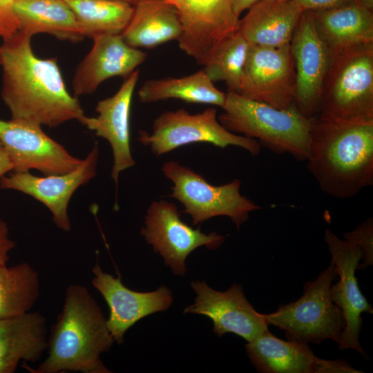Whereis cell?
Returning a JSON list of instances; mask_svg holds the SVG:
<instances>
[{
	"label": "cell",
	"mask_w": 373,
	"mask_h": 373,
	"mask_svg": "<svg viewBox=\"0 0 373 373\" xmlns=\"http://www.w3.org/2000/svg\"><path fill=\"white\" fill-rule=\"evenodd\" d=\"M222 108L218 119L229 131L254 139L278 154L307 160L314 118L302 114L295 104L278 109L228 91Z\"/></svg>",
	"instance_id": "4"
},
{
	"label": "cell",
	"mask_w": 373,
	"mask_h": 373,
	"mask_svg": "<svg viewBox=\"0 0 373 373\" xmlns=\"http://www.w3.org/2000/svg\"><path fill=\"white\" fill-rule=\"evenodd\" d=\"M325 241L339 277V280L330 287L332 300L341 310L345 321L338 349H352L366 356L359 342L363 323L361 314H373V308L361 293L355 276L362 253L355 244L341 240L329 229L325 231Z\"/></svg>",
	"instance_id": "12"
},
{
	"label": "cell",
	"mask_w": 373,
	"mask_h": 373,
	"mask_svg": "<svg viewBox=\"0 0 373 373\" xmlns=\"http://www.w3.org/2000/svg\"><path fill=\"white\" fill-rule=\"evenodd\" d=\"M178 11L180 48L199 64L221 40L237 32L240 19L233 0H164Z\"/></svg>",
	"instance_id": "13"
},
{
	"label": "cell",
	"mask_w": 373,
	"mask_h": 373,
	"mask_svg": "<svg viewBox=\"0 0 373 373\" xmlns=\"http://www.w3.org/2000/svg\"><path fill=\"white\" fill-rule=\"evenodd\" d=\"M45 316L37 312L0 320V373H14L21 361H38L48 348Z\"/></svg>",
	"instance_id": "21"
},
{
	"label": "cell",
	"mask_w": 373,
	"mask_h": 373,
	"mask_svg": "<svg viewBox=\"0 0 373 373\" xmlns=\"http://www.w3.org/2000/svg\"><path fill=\"white\" fill-rule=\"evenodd\" d=\"M259 0H233V10L235 14L240 17L241 13L248 10L251 6Z\"/></svg>",
	"instance_id": "35"
},
{
	"label": "cell",
	"mask_w": 373,
	"mask_h": 373,
	"mask_svg": "<svg viewBox=\"0 0 373 373\" xmlns=\"http://www.w3.org/2000/svg\"><path fill=\"white\" fill-rule=\"evenodd\" d=\"M15 247V242L10 238L7 223L0 218V265L7 264L10 259V252Z\"/></svg>",
	"instance_id": "32"
},
{
	"label": "cell",
	"mask_w": 373,
	"mask_h": 373,
	"mask_svg": "<svg viewBox=\"0 0 373 373\" xmlns=\"http://www.w3.org/2000/svg\"><path fill=\"white\" fill-rule=\"evenodd\" d=\"M247 356L260 373H359L344 360L317 357L308 344L281 340L266 330L245 344Z\"/></svg>",
	"instance_id": "18"
},
{
	"label": "cell",
	"mask_w": 373,
	"mask_h": 373,
	"mask_svg": "<svg viewBox=\"0 0 373 373\" xmlns=\"http://www.w3.org/2000/svg\"><path fill=\"white\" fill-rule=\"evenodd\" d=\"M365 5L370 8H373V0H360Z\"/></svg>",
	"instance_id": "36"
},
{
	"label": "cell",
	"mask_w": 373,
	"mask_h": 373,
	"mask_svg": "<svg viewBox=\"0 0 373 373\" xmlns=\"http://www.w3.org/2000/svg\"><path fill=\"white\" fill-rule=\"evenodd\" d=\"M316 117L337 122L373 121V43L330 52Z\"/></svg>",
	"instance_id": "5"
},
{
	"label": "cell",
	"mask_w": 373,
	"mask_h": 373,
	"mask_svg": "<svg viewBox=\"0 0 373 373\" xmlns=\"http://www.w3.org/2000/svg\"><path fill=\"white\" fill-rule=\"evenodd\" d=\"M10 171H12V165L1 142L0 141V178Z\"/></svg>",
	"instance_id": "34"
},
{
	"label": "cell",
	"mask_w": 373,
	"mask_h": 373,
	"mask_svg": "<svg viewBox=\"0 0 373 373\" xmlns=\"http://www.w3.org/2000/svg\"><path fill=\"white\" fill-rule=\"evenodd\" d=\"M347 240L359 247L362 253L361 262L357 269H365L373 264V220L369 218L354 230L343 234Z\"/></svg>",
	"instance_id": "30"
},
{
	"label": "cell",
	"mask_w": 373,
	"mask_h": 373,
	"mask_svg": "<svg viewBox=\"0 0 373 373\" xmlns=\"http://www.w3.org/2000/svg\"><path fill=\"white\" fill-rule=\"evenodd\" d=\"M138 70L124 78L113 96L97 102V117L85 116L81 123L95 135L106 140L112 149L111 177L117 184L119 174L135 164L130 144V117L133 95L139 79Z\"/></svg>",
	"instance_id": "19"
},
{
	"label": "cell",
	"mask_w": 373,
	"mask_h": 373,
	"mask_svg": "<svg viewBox=\"0 0 373 373\" xmlns=\"http://www.w3.org/2000/svg\"><path fill=\"white\" fill-rule=\"evenodd\" d=\"M304 10H327L349 3L354 0H293Z\"/></svg>",
	"instance_id": "33"
},
{
	"label": "cell",
	"mask_w": 373,
	"mask_h": 373,
	"mask_svg": "<svg viewBox=\"0 0 373 373\" xmlns=\"http://www.w3.org/2000/svg\"><path fill=\"white\" fill-rule=\"evenodd\" d=\"M93 286L101 294L109 307L108 329L117 343L124 342L126 331L142 318L168 309L173 302L170 289L162 285L156 290L139 292L123 285L119 276L103 271L98 263L92 269Z\"/></svg>",
	"instance_id": "17"
},
{
	"label": "cell",
	"mask_w": 373,
	"mask_h": 373,
	"mask_svg": "<svg viewBox=\"0 0 373 373\" xmlns=\"http://www.w3.org/2000/svg\"><path fill=\"white\" fill-rule=\"evenodd\" d=\"M41 126L23 120L0 119V141L12 163V171L36 169L44 175H51L75 169L82 160L73 156Z\"/></svg>",
	"instance_id": "11"
},
{
	"label": "cell",
	"mask_w": 373,
	"mask_h": 373,
	"mask_svg": "<svg viewBox=\"0 0 373 373\" xmlns=\"http://www.w3.org/2000/svg\"><path fill=\"white\" fill-rule=\"evenodd\" d=\"M17 0H0V38L5 39L19 31V23L14 11Z\"/></svg>",
	"instance_id": "31"
},
{
	"label": "cell",
	"mask_w": 373,
	"mask_h": 373,
	"mask_svg": "<svg viewBox=\"0 0 373 373\" xmlns=\"http://www.w3.org/2000/svg\"><path fill=\"white\" fill-rule=\"evenodd\" d=\"M117 1H122L124 2H127L133 6H135L139 2H140L142 0H117Z\"/></svg>",
	"instance_id": "37"
},
{
	"label": "cell",
	"mask_w": 373,
	"mask_h": 373,
	"mask_svg": "<svg viewBox=\"0 0 373 373\" xmlns=\"http://www.w3.org/2000/svg\"><path fill=\"white\" fill-rule=\"evenodd\" d=\"M90 51L79 63L73 79L75 97L94 93L105 80L128 77L146 59L147 54L128 46L121 35L93 38Z\"/></svg>",
	"instance_id": "20"
},
{
	"label": "cell",
	"mask_w": 373,
	"mask_h": 373,
	"mask_svg": "<svg viewBox=\"0 0 373 373\" xmlns=\"http://www.w3.org/2000/svg\"><path fill=\"white\" fill-rule=\"evenodd\" d=\"M296 72L290 44L249 45L238 94L278 109L294 104Z\"/></svg>",
	"instance_id": "10"
},
{
	"label": "cell",
	"mask_w": 373,
	"mask_h": 373,
	"mask_svg": "<svg viewBox=\"0 0 373 373\" xmlns=\"http://www.w3.org/2000/svg\"><path fill=\"white\" fill-rule=\"evenodd\" d=\"M249 45L238 30L218 43L198 64L211 82H224L229 91L238 93Z\"/></svg>",
	"instance_id": "29"
},
{
	"label": "cell",
	"mask_w": 373,
	"mask_h": 373,
	"mask_svg": "<svg viewBox=\"0 0 373 373\" xmlns=\"http://www.w3.org/2000/svg\"><path fill=\"white\" fill-rule=\"evenodd\" d=\"M336 276L331 260L315 280L304 285L303 295L296 301L280 305L264 314L268 325L285 332L289 341L318 344L326 339L339 343L345 327L340 308L332 300L330 287Z\"/></svg>",
	"instance_id": "6"
},
{
	"label": "cell",
	"mask_w": 373,
	"mask_h": 373,
	"mask_svg": "<svg viewBox=\"0 0 373 373\" xmlns=\"http://www.w3.org/2000/svg\"><path fill=\"white\" fill-rule=\"evenodd\" d=\"M182 24L175 8L164 0H142L134 6L132 17L120 34L130 46L154 48L179 39Z\"/></svg>",
	"instance_id": "24"
},
{
	"label": "cell",
	"mask_w": 373,
	"mask_h": 373,
	"mask_svg": "<svg viewBox=\"0 0 373 373\" xmlns=\"http://www.w3.org/2000/svg\"><path fill=\"white\" fill-rule=\"evenodd\" d=\"M39 294V274L30 264L0 265V320L30 312Z\"/></svg>",
	"instance_id": "27"
},
{
	"label": "cell",
	"mask_w": 373,
	"mask_h": 373,
	"mask_svg": "<svg viewBox=\"0 0 373 373\" xmlns=\"http://www.w3.org/2000/svg\"><path fill=\"white\" fill-rule=\"evenodd\" d=\"M14 11L19 30L31 37L48 33L73 42L84 37L73 11L65 0H17Z\"/></svg>",
	"instance_id": "25"
},
{
	"label": "cell",
	"mask_w": 373,
	"mask_h": 373,
	"mask_svg": "<svg viewBox=\"0 0 373 373\" xmlns=\"http://www.w3.org/2000/svg\"><path fill=\"white\" fill-rule=\"evenodd\" d=\"M141 234L153 251L163 258L165 265L180 276L186 273V259L195 249L204 246L215 250L225 240L224 236L216 232L207 234L185 223L177 206L164 200L150 204Z\"/></svg>",
	"instance_id": "9"
},
{
	"label": "cell",
	"mask_w": 373,
	"mask_h": 373,
	"mask_svg": "<svg viewBox=\"0 0 373 373\" xmlns=\"http://www.w3.org/2000/svg\"><path fill=\"white\" fill-rule=\"evenodd\" d=\"M99 148L95 145L82 163L64 174L36 176L29 171L13 172L0 179V188L23 193L43 203L55 225L64 231L71 228L68 205L75 191L95 176Z\"/></svg>",
	"instance_id": "16"
},
{
	"label": "cell",
	"mask_w": 373,
	"mask_h": 373,
	"mask_svg": "<svg viewBox=\"0 0 373 373\" xmlns=\"http://www.w3.org/2000/svg\"><path fill=\"white\" fill-rule=\"evenodd\" d=\"M107 318L88 288L68 286L61 312L48 338V355L34 373L111 372L101 361L115 342Z\"/></svg>",
	"instance_id": "3"
},
{
	"label": "cell",
	"mask_w": 373,
	"mask_h": 373,
	"mask_svg": "<svg viewBox=\"0 0 373 373\" xmlns=\"http://www.w3.org/2000/svg\"><path fill=\"white\" fill-rule=\"evenodd\" d=\"M84 37L120 35L128 24L134 6L117 0H65Z\"/></svg>",
	"instance_id": "28"
},
{
	"label": "cell",
	"mask_w": 373,
	"mask_h": 373,
	"mask_svg": "<svg viewBox=\"0 0 373 373\" xmlns=\"http://www.w3.org/2000/svg\"><path fill=\"white\" fill-rule=\"evenodd\" d=\"M191 285L196 297L183 313L209 318L218 337L233 333L249 342L268 329L264 314L255 310L240 285L233 283L225 291L215 290L204 281L195 280Z\"/></svg>",
	"instance_id": "14"
},
{
	"label": "cell",
	"mask_w": 373,
	"mask_h": 373,
	"mask_svg": "<svg viewBox=\"0 0 373 373\" xmlns=\"http://www.w3.org/2000/svg\"><path fill=\"white\" fill-rule=\"evenodd\" d=\"M162 171L173 184L170 196L183 205V212L190 216L193 225L213 217L227 216L239 229L250 213L260 209L240 193L238 179L213 185L200 174L174 160L164 163Z\"/></svg>",
	"instance_id": "7"
},
{
	"label": "cell",
	"mask_w": 373,
	"mask_h": 373,
	"mask_svg": "<svg viewBox=\"0 0 373 373\" xmlns=\"http://www.w3.org/2000/svg\"><path fill=\"white\" fill-rule=\"evenodd\" d=\"M290 46L296 72L294 104L302 114L314 118L319 111L330 52L318 35L309 11L303 12Z\"/></svg>",
	"instance_id": "15"
},
{
	"label": "cell",
	"mask_w": 373,
	"mask_h": 373,
	"mask_svg": "<svg viewBox=\"0 0 373 373\" xmlns=\"http://www.w3.org/2000/svg\"><path fill=\"white\" fill-rule=\"evenodd\" d=\"M32 37L19 30L0 46L1 97L12 119L57 127L85 117L68 91L56 58L41 59L31 46Z\"/></svg>",
	"instance_id": "1"
},
{
	"label": "cell",
	"mask_w": 373,
	"mask_h": 373,
	"mask_svg": "<svg viewBox=\"0 0 373 373\" xmlns=\"http://www.w3.org/2000/svg\"><path fill=\"white\" fill-rule=\"evenodd\" d=\"M143 103H154L170 99L187 103L222 107L226 93L218 89L202 69L182 77L152 79L144 82L138 90Z\"/></svg>",
	"instance_id": "26"
},
{
	"label": "cell",
	"mask_w": 373,
	"mask_h": 373,
	"mask_svg": "<svg viewBox=\"0 0 373 373\" xmlns=\"http://www.w3.org/2000/svg\"><path fill=\"white\" fill-rule=\"evenodd\" d=\"M309 12L317 32L329 52L373 43V8L360 0Z\"/></svg>",
	"instance_id": "23"
},
{
	"label": "cell",
	"mask_w": 373,
	"mask_h": 373,
	"mask_svg": "<svg viewBox=\"0 0 373 373\" xmlns=\"http://www.w3.org/2000/svg\"><path fill=\"white\" fill-rule=\"evenodd\" d=\"M307 162L325 193L338 199L354 197L373 184V121L314 117Z\"/></svg>",
	"instance_id": "2"
},
{
	"label": "cell",
	"mask_w": 373,
	"mask_h": 373,
	"mask_svg": "<svg viewBox=\"0 0 373 373\" xmlns=\"http://www.w3.org/2000/svg\"><path fill=\"white\" fill-rule=\"evenodd\" d=\"M304 11L293 0H259L240 19L238 30L251 44L285 46Z\"/></svg>",
	"instance_id": "22"
},
{
	"label": "cell",
	"mask_w": 373,
	"mask_h": 373,
	"mask_svg": "<svg viewBox=\"0 0 373 373\" xmlns=\"http://www.w3.org/2000/svg\"><path fill=\"white\" fill-rule=\"evenodd\" d=\"M138 141L157 156L194 143H209L222 149L238 146L252 155L261 151L257 140L227 130L218 121L214 107L195 114L184 108L165 111L154 119L150 133L139 132Z\"/></svg>",
	"instance_id": "8"
}]
</instances>
